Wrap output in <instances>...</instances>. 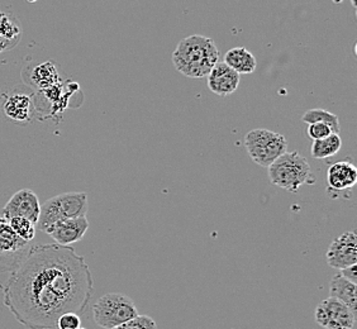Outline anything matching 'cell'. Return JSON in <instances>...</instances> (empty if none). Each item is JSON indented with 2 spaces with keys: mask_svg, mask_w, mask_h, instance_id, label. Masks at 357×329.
Segmentation results:
<instances>
[{
  "mask_svg": "<svg viewBox=\"0 0 357 329\" xmlns=\"http://www.w3.org/2000/svg\"><path fill=\"white\" fill-rule=\"evenodd\" d=\"M245 146L255 164L268 167L288 150L287 138L274 130L257 128L245 136Z\"/></svg>",
  "mask_w": 357,
  "mask_h": 329,
  "instance_id": "cell-6",
  "label": "cell"
},
{
  "mask_svg": "<svg viewBox=\"0 0 357 329\" xmlns=\"http://www.w3.org/2000/svg\"><path fill=\"white\" fill-rule=\"evenodd\" d=\"M31 248L27 240H22L7 220H0V274H10L20 266Z\"/></svg>",
  "mask_w": 357,
  "mask_h": 329,
  "instance_id": "cell-7",
  "label": "cell"
},
{
  "mask_svg": "<svg viewBox=\"0 0 357 329\" xmlns=\"http://www.w3.org/2000/svg\"><path fill=\"white\" fill-rule=\"evenodd\" d=\"M88 212V195L86 192H63L46 200L41 206L40 215L36 226L41 231L60 220L84 217Z\"/></svg>",
  "mask_w": 357,
  "mask_h": 329,
  "instance_id": "cell-4",
  "label": "cell"
},
{
  "mask_svg": "<svg viewBox=\"0 0 357 329\" xmlns=\"http://www.w3.org/2000/svg\"><path fill=\"white\" fill-rule=\"evenodd\" d=\"M31 98L24 94H15L7 99L3 105L4 114L15 123H23L31 119Z\"/></svg>",
  "mask_w": 357,
  "mask_h": 329,
  "instance_id": "cell-16",
  "label": "cell"
},
{
  "mask_svg": "<svg viewBox=\"0 0 357 329\" xmlns=\"http://www.w3.org/2000/svg\"><path fill=\"white\" fill-rule=\"evenodd\" d=\"M351 4H352V7L356 9V0H351Z\"/></svg>",
  "mask_w": 357,
  "mask_h": 329,
  "instance_id": "cell-25",
  "label": "cell"
},
{
  "mask_svg": "<svg viewBox=\"0 0 357 329\" xmlns=\"http://www.w3.org/2000/svg\"><path fill=\"white\" fill-rule=\"evenodd\" d=\"M208 88L220 96H228L238 89L241 75L231 69L225 62L218 61L206 76Z\"/></svg>",
  "mask_w": 357,
  "mask_h": 329,
  "instance_id": "cell-12",
  "label": "cell"
},
{
  "mask_svg": "<svg viewBox=\"0 0 357 329\" xmlns=\"http://www.w3.org/2000/svg\"><path fill=\"white\" fill-rule=\"evenodd\" d=\"M138 316L137 307L131 298L121 293L100 296L93 307L94 322L105 329H114Z\"/></svg>",
  "mask_w": 357,
  "mask_h": 329,
  "instance_id": "cell-5",
  "label": "cell"
},
{
  "mask_svg": "<svg viewBox=\"0 0 357 329\" xmlns=\"http://www.w3.org/2000/svg\"><path fill=\"white\" fill-rule=\"evenodd\" d=\"M9 226L12 227L17 236H20L22 240L31 242L36 237V224L33 222L23 218V217H13L7 220Z\"/></svg>",
  "mask_w": 357,
  "mask_h": 329,
  "instance_id": "cell-20",
  "label": "cell"
},
{
  "mask_svg": "<svg viewBox=\"0 0 357 329\" xmlns=\"http://www.w3.org/2000/svg\"><path fill=\"white\" fill-rule=\"evenodd\" d=\"M332 133H333V132L331 130L330 125H327V124L324 123H318V122L308 124V128H307V135H308V137L312 138L313 141L328 137Z\"/></svg>",
  "mask_w": 357,
  "mask_h": 329,
  "instance_id": "cell-23",
  "label": "cell"
},
{
  "mask_svg": "<svg viewBox=\"0 0 357 329\" xmlns=\"http://www.w3.org/2000/svg\"><path fill=\"white\" fill-rule=\"evenodd\" d=\"M31 80L36 88L45 90L59 84L60 77H59V72H57L55 65L52 62L48 61L36 66L35 70L32 71Z\"/></svg>",
  "mask_w": 357,
  "mask_h": 329,
  "instance_id": "cell-18",
  "label": "cell"
},
{
  "mask_svg": "<svg viewBox=\"0 0 357 329\" xmlns=\"http://www.w3.org/2000/svg\"><path fill=\"white\" fill-rule=\"evenodd\" d=\"M82 327V319L80 316L69 312V313H63L59 316L57 322H56V328L57 329H77Z\"/></svg>",
  "mask_w": 357,
  "mask_h": 329,
  "instance_id": "cell-22",
  "label": "cell"
},
{
  "mask_svg": "<svg viewBox=\"0 0 357 329\" xmlns=\"http://www.w3.org/2000/svg\"><path fill=\"white\" fill-rule=\"evenodd\" d=\"M355 310L335 298L324 299L316 309V322L324 329H352Z\"/></svg>",
  "mask_w": 357,
  "mask_h": 329,
  "instance_id": "cell-8",
  "label": "cell"
},
{
  "mask_svg": "<svg viewBox=\"0 0 357 329\" xmlns=\"http://www.w3.org/2000/svg\"><path fill=\"white\" fill-rule=\"evenodd\" d=\"M223 62L240 75L252 74L257 66L255 56L246 47L231 48L227 51Z\"/></svg>",
  "mask_w": 357,
  "mask_h": 329,
  "instance_id": "cell-14",
  "label": "cell"
},
{
  "mask_svg": "<svg viewBox=\"0 0 357 329\" xmlns=\"http://www.w3.org/2000/svg\"><path fill=\"white\" fill-rule=\"evenodd\" d=\"M342 147V139L340 135L332 133L328 137L317 139L312 144L310 155L316 160H326V158H333L340 152Z\"/></svg>",
  "mask_w": 357,
  "mask_h": 329,
  "instance_id": "cell-17",
  "label": "cell"
},
{
  "mask_svg": "<svg viewBox=\"0 0 357 329\" xmlns=\"http://www.w3.org/2000/svg\"><path fill=\"white\" fill-rule=\"evenodd\" d=\"M4 307L28 329H54L63 313L83 314L94 284L83 256L70 246H31L0 285Z\"/></svg>",
  "mask_w": 357,
  "mask_h": 329,
  "instance_id": "cell-1",
  "label": "cell"
},
{
  "mask_svg": "<svg viewBox=\"0 0 357 329\" xmlns=\"http://www.w3.org/2000/svg\"><path fill=\"white\" fill-rule=\"evenodd\" d=\"M340 274L344 276L347 280H350L351 282H354V284H357V270L356 265H354V266H350V268H342V270H340Z\"/></svg>",
  "mask_w": 357,
  "mask_h": 329,
  "instance_id": "cell-24",
  "label": "cell"
},
{
  "mask_svg": "<svg viewBox=\"0 0 357 329\" xmlns=\"http://www.w3.org/2000/svg\"><path fill=\"white\" fill-rule=\"evenodd\" d=\"M156 322L149 316H138L132 318L130 321L121 324L119 327L114 329H156Z\"/></svg>",
  "mask_w": 357,
  "mask_h": 329,
  "instance_id": "cell-21",
  "label": "cell"
},
{
  "mask_svg": "<svg viewBox=\"0 0 357 329\" xmlns=\"http://www.w3.org/2000/svg\"><path fill=\"white\" fill-rule=\"evenodd\" d=\"M77 329H85V328H83V327H80V328H77Z\"/></svg>",
  "mask_w": 357,
  "mask_h": 329,
  "instance_id": "cell-26",
  "label": "cell"
},
{
  "mask_svg": "<svg viewBox=\"0 0 357 329\" xmlns=\"http://www.w3.org/2000/svg\"><path fill=\"white\" fill-rule=\"evenodd\" d=\"M330 296L335 298L340 302L344 303L349 305L352 310L356 312V284L347 280L344 276L338 274L335 275L331 280Z\"/></svg>",
  "mask_w": 357,
  "mask_h": 329,
  "instance_id": "cell-15",
  "label": "cell"
},
{
  "mask_svg": "<svg viewBox=\"0 0 357 329\" xmlns=\"http://www.w3.org/2000/svg\"><path fill=\"white\" fill-rule=\"evenodd\" d=\"M302 122L307 124L316 123V122L327 124L330 125L332 132L336 135H340V130H341L338 117L326 109L307 110L302 117Z\"/></svg>",
  "mask_w": 357,
  "mask_h": 329,
  "instance_id": "cell-19",
  "label": "cell"
},
{
  "mask_svg": "<svg viewBox=\"0 0 357 329\" xmlns=\"http://www.w3.org/2000/svg\"><path fill=\"white\" fill-rule=\"evenodd\" d=\"M271 184L296 192L304 184H312V170L307 158L298 152H285L268 167Z\"/></svg>",
  "mask_w": 357,
  "mask_h": 329,
  "instance_id": "cell-3",
  "label": "cell"
},
{
  "mask_svg": "<svg viewBox=\"0 0 357 329\" xmlns=\"http://www.w3.org/2000/svg\"><path fill=\"white\" fill-rule=\"evenodd\" d=\"M357 183V169L351 160H341L327 170V188L330 192L351 190Z\"/></svg>",
  "mask_w": 357,
  "mask_h": 329,
  "instance_id": "cell-13",
  "label": "cell"
},
{
  "mask_svg": "<svg viewBox=\"0 0 357 329\" xmlns=\"http://www.w3.org/2000/svg\"><path fill=\"white\" fill-rule=\"evenodd\" d=\"M220 61V51L213 40L194 35L183 38L172 52L174 68L190 79L206 77Z\"/></svg>",
  "mask_w": 357,
  "mask_h": 329,
  "instance_id": "cell-2",
  "label": "cell"
},
{
  "mask_svg": "<svg viewBox=\"0 0 357 329\" xmlns=\"http://www.w3.org/2000/svg\"><path fill=\"white\" fill-rule=\"evenodd\" d=\"M331 268L342 270L357 263V237L355 232H344L331 243L327 251Z\"/></svg>",
  "mask_w": 357,
  "mask_h": 329,
  "instance_id": "cell-9",
  "label": "cell"
},
{
  "mask_svg": "<svg viewBox=\"0 0 357 329\" xmlns=\"http://www.w3.org/2000/svg\"><path fill=\"white\" fill-rule=\"evenodd\" d=\"M88 229H89V220L86 218V215H84V217L56 222L55 224L48 227L45 232L55 240L57 245L71 246L73 243L83 240Z\"/></svg>",
  "mask_w": 357,
  "mask_h": 329,
  "instance_id": "cell-11",
  "label": "cell"
},
{
  "mask_svg": "<svg viewBox=\"0 0 357 329\" xmlns=\"http://www.w3.org/2000/svg\"><path fill=\"white\" fill-rule=\"evenodd\" d=\"M0 220H1V218H0Z\"/></svg>",
  "mask_w": 357,
  "mask_h": 329,
  "instance_id": "cell-27",
  "label": "cell"
},
{
  "mask_svg": "<svg viewBox=\"0 0 357 329\" xmlns=\"http://www.w3.org/2000/svg\"><path fill=\"white\" fill-rule=\"evenodd\" d=\"M40 209L41 206L36 192L31 189H22L8 200L7 204L3 208V218L8 220L13 217H23L36 224Z\"/></svg>",
  "mask_w": 357,
  "mask_h": 329,
  "instance_id": "cell-10",
  "label": "cell"
}]
</instances>
